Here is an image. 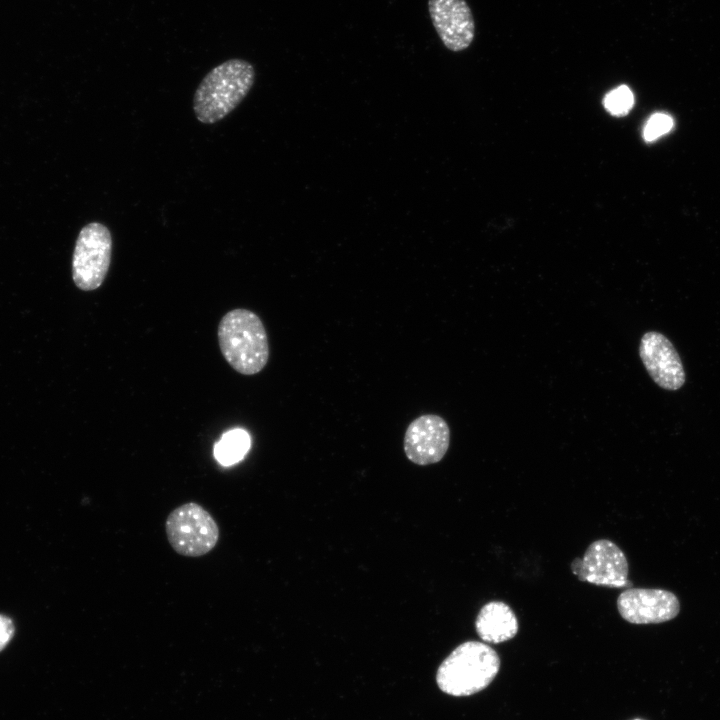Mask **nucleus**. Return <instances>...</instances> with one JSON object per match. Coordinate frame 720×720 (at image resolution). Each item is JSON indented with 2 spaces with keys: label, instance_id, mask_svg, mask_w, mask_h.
Here are the masks:
<instances>
[{
  "label": "nucleus",
  "instance_id": "nucleus-14",
  "mask_svg": "<svg viewBox=\"0 0 720 720\" xmlns=\"http://www.w3.org/2000/svg\"><path fill=\"white\" fill-rule=\"evenodd\" d=\"M673 126L672 118L664 113L653 114L643 131L645 141L651 142L668 133Z\"/></svg>",
  "mask_w": 720,
  "mask_h": 720
},
{
  "label": "nucleus",
  "instance_id": "nucleus-7",
  "mask_svg": "<svg viewBox=\"0 0 720 720\" xmlns=\"http://www.w3.org/2000/svg\"><path fill=\"white\" fill-rule=\"evenodd\" d=\"M449 444L450 429L446 420L436 414H424L409 423L403 449L411 462L426 466L442 460Z\"/></svg>",
  "mask_w": 720,
  "mask_h": 720
},
{
  "label": "nucleus",
  "instance_id": "nucleus-15",
  "mask_svg": "<svg viewBox=\"0 0 720 720\" xmlns=\"http://www.w3.org/2000/svg\"><path fill=\"white\" fill-rule=\"evenodd\" d=\"M15 632L12 619L6 615L0 614V651L3 650L10 642Z\"/></svg>",
  "mask_w": 720,
  "mask_h": 720
},
{
  "label": "nucleus",
  "instance_id": "nucleus-10",
  "mask_svg": "<svg viewBox=\"0 0 720 720\" xmlns=\"http://www.w3.org/2000/svg\"><path fill=\"white\" fill-rule=\"evenodd\" d=\"M432 24L444 44L453 52L467 49L475 37V21L466 0H428Z\"/></svg>",
  "mask_w": 720,
  "mask_h": 720
},
{
  "label": "nucleus",
  "instance_id": "nucleus-6",
  "mask_svg": "<svg viewBox=\"0 0 720 720\" xmlns=\"http://www.w3.org/2000/svg\"><path fill=\"white\" fill-rule=\"evenodd\" d=\"M572 573L582 582L609 588H629V565L624 552L608 539L592 542L583 557L575 558Z\"/></svg>",
  "mask_w": 720,
  "mask_h": 720
},
{
  "label": "nucleus",
  "instance_id": "nucleus-8",
  "mask_svg": "<svg viewBox=\"0 0 720 720\" xmlns=\"http://www.w3.org/2000/svg\"><path fill=\"white\" fill-rule=\"evenodd\" d=\"M620 616L632 624H658L674 619L680 612L678 597L670 591L627 588L617 598Z\"/></svg>",
  "mask_w": 720,
  "mask_h": 720
},
{
  "label": "nucleus",
  "instance_id": "nucleus-9",
  "mask_svg": "<svg viewBox=\"0 0 720 720\" xmlns=\"http://www.w3.org/2000/svg\"><path fill=\"white\" fill-rule=\"evenodd\" d=\"M639 355L652 380L665 390H678L685 383V371L673 344L663 334L646 332L639 345Z\"/></svg>",
  "mask_w": 720,
  "mask_h": 720
},
{
  "label": "nucleus",
  "instance_id": "nucleus-5",
  "mask_svg": "<svg viewBox=\"0 0 720 720\" xmlns=\"http://www.w3.org/2000/svg\"><path fill=\"white\" fill-rule=\"evenodd\" d=\"M112 236L107 226L91 222L79 232L72 259V278L83 291L99 288L110 268Z\"/></svg>",
  "mask_w": 720,
  "mask_h": 720
},
{
  "label": "nucleus",
  "instance_id": "nucleus-12",
  "mask_svg": "<svg viewBox=\"0 0 720 720\" xmlns=\"http://www.w3.org/2000/svg\"><path fill=\"white\" fill-rule=\"evenodd\" d=\"M251 440L247 431L236 428L227 431L214 445V456L224 466L233 465L246 455Z\"/></svg>",
  "mask_w": 720,
  "mask_h": 720
},
{
  "label": "nucleus",
  "instance_id": "nucleus-16",
  "mask_svg": "<svg viewBox=\"0 0 720 720\" xmlns=\"http://www.w3.org/2000/svg\"><path fill=\"white\" fill-rule=\"evenodd\" d=\"M632 720H644V719H642V718H635V719H632Z\"/></svg>",
  "mask_w": 720,
  "mask_h": 720
},
{
  "label": "nucleus",
  "instance_id": "nucleus-1",
  "mask_svg": "<svg viewBox=\"0 0 720 720\" xmlns=\"http://www.w3.org/2000/svg\"><path fill=\"white\" fill-rule=\"evenodd\" d=\"M254 80L253 65L243 59H229L211 69L194 93L197 120L204 124L222 120L245 98Z\"/></svg>",
  "mask_w": 720,
  "mask_h": 720
},
{
  "label": "nucleus",
  "instance_id": "nucleus-2",
  "mask_svg": "<svg viewBox=\"0 0 720 720\" xmlns=\"http://www.w3.org/2000/svg\"><path fill=\"white\" fill-rule=\"evenodd\" d=\"M224 359L238 373L255 375L266 366L269 341L260 317L251 310L237 308L227 312L217 330Z\"/></svg>",
  "mask_w": 720,
  "mask_h": 720
},
{
  "label": "nucleus",
  "instance_id": "nucleus-3",
  "mask_svg": "<svg viewBox=\"0 0 720 720\" xmlns=\"http://www.w3.org/2000/svg\"><path fill=\"white\" fill-rule=\"evenodd\" d=\"M499 668L500 658L492 647L479 641H466L442 661L436 682L446 694L469 696L486 688Z\"/></svg>",
  "mask_w": 720,
  "mask_h": 720
},
{
  "label": "nucleus",
  "instance_id": "nucleus-4",
  "mask_svg": "<svg viewBox=\"0 0 720 720\" xmlns=\"http://www.w3.org/2000/svg\"><path fill=\"white\" fill-rule=\"evenodd\" d=\"M165 531L173 550L186 557L206 555L219 540L215 519L194 502L182 504L171 511L165 522Z\"/></svg>",
  "mask_w": 720,
  "mask_h": 720
},
{
  "label": "nucleus",
  "instance_id": "nucleus-11",
  "mask_svg": "<svg viewBox=\"0 0 720 720\" xmlns=\"http://www.w3.org/2000/svg\"><path fill=\"white\" fill-rule=\"evenodd\" d=\"M518 620L514 611L502 601L486 603L477 614L475 629L481 640L499 644L515 637Z\"/></svg>",
  "mask_w": 720,
  "mask_h": 720
},
{
  "label": "nucleus",
  "instance_id": "nucleus-13",
  "mask_svg": "<svg viewBox=\"0 0 720 720\" xmlns=\"http://www.w3.org/2000/svg\"><path fill=\"white\" fill-rule=\"evenodd\" d=\"M633 104V93L626 85L611 90L604 99V105L608 112L619 117L626 115L633 107Z\"/></svg>",
  "mask_w": 720,
  "mask_h": 720
}]
</instances>
